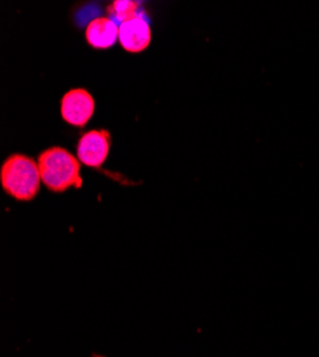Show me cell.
<instances>
[{
  "label": "cell",
  "mask_w": 319,
  "mask_h": 357,
  "mask_svg": "<svg viewBox=\"0 0 319 357\" xmlns=\"http://www.w3.org/2000/svg\"><path fill=\"white\" fill-rule=\"evenodd\" d=\"M39 170L43 185L54 193L82 188L80 162L64 147H50L40 153Z\"/></svg>",
  "instance_id": "1"
},
{
  "label": "cell",
  "mask_w": 319,
  "mask_h": 357,
  "mask_svg": "<svg viewBox=\"0 0 319 357\" xmlns=\"http://www.w3.org/2000/svg\"><path fill=\"white\" fill-rule=\"evenodd\" d=\"M0 182L3 190L16 200L31 202L40 189L39 165L26 155L15 153L9 156L0 170Z\"/></svg>",
  "instance_id": "2"
},
{
  "label": "cell",
  "mask_w": 319,
  "mask_h": 357,
  "mask_svg": "<svg viewBox=\"0 0 319 357\" xmlns=\"http://www.w3.org/2000/svg\"><path fill=\"white\" fill-rule=\"evenodd\" d=\"M95 112V100L84 89H72L62 98L61 113L64 121L76 128H84Z\"/></svg>",
  "instance_id": "3"
},
{
  "label": "cell",
  "mask_w": 319,
  "mask_h": 357,
  "mask_svg": "<svg viewBox=\"0 0 319 357\" xmlns=\"http://www.w3.org/2000/svg\"><path fill=\"white\" fill-rule=\"evenodd\" d=\"M110 135L105 129L89 130L82 135L77 143V159L88 167L101 169L109 155Z\"/></svg>",
  "instance_id": "4"
},
{
  "label": "cell",
  "mask_w": 319,
  "mask_h": 357,
  "mask_svg": "<svg viewBox=\"0 0 319 357\" xmlns=\"http://www.w3.org/2000/svg\"><path fill=\"white\" fill-rule=\"evenodd\" d=\"M152 33L149 23L138 16L119 26V43L129 53H140L151 45Z\"/></svg>",
  "instance_id": "5"
},
{
  "label": "cell",
  "mask_w": 319,
  "mask_h": 357,
  "mask_svg": "<svg viewBox=\"0 0 319 357\" xmlns=\"http://www.w3.org/2000/svg\"><path fill=\"white\" fill-rule=\"evenodd\" d=\"M116 40H119V24L109 17H96L86 27V42L95 49H109Z\"/></svg>",
  "instance_id": "6"
},
{
  "label": "cell",
  "mask_w": 319,
  "mask_h": 357,
  "mask_svg": "<svg viewBox=\"0 0 319 357\" xmlns=\"http://www.w3.org/2000/svg\"><path fill=\"white\" fill-rule=\"evenodd\" d=\"M107 16L119 26L128 20H132L139 15V3L129 2V0H114L107 8Z\"/></svg>",
  "instance_id": "7"
}]
</instances>
